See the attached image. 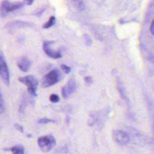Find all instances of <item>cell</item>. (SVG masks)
Here are the masks:
<instances>
[{
	"label": "cell",
	"mask_w": 154,
	"mask_h": 154,
	"mask_svg": "<svg viewBox=\"0 0 154 154\" xmlns=\"http://www.w3.org/2000/svg\"><path fill=\"white\" fill-rule=\"evenodd\" d=\"M61 74L58 70H53L47 73L42 79V87H48L60 81Z\"/></svg>",
	"instance_id": "6da1fadb"
},
{
	"label": "cell",
	"mask_w": 154,
	"mask_h": 154,
	"mask_svg": "<svg viewBox=\"0 0 154 154\" xmlns=\"http://www.w3.org/2000/svg\"><path fill=\"white\" fill-rule=\"evenodd\" d=\"M38 144L43 152H49L55 145L56 141L54 136L47 135L40 137L38 138Z\"/></svg>",
	"instance_id": "7a4b0ae2"
},
{
	"label": "cell",
	"mask_w": 154,
	"mask_h": 154,
	"mask_svg": "<svg viewBox=\"0 0 154 154\" xmlns=\"http://www.w3.org/2000/svg\"><path fill=\"white\" fill-rule=\"evenodd\" d=\"M19 81L28 87V91L30 94L33 96H37L35 91L38 83L34 76L29 75L25 77H21L19 78Z\"/></svg>",
	"instance_id": "3957f363"
},
{
	"label": "cell",
	"mask_w": 154,
	"mask_h": 154,
	"mask_svg": "<svg viewBox=\"0 0 154 154\" xmlns=\"http://www.w3.org/2000/svg\"><path fill=\"white\" fill-rule=\"evenodd\" d=\"M22 2H11L7 0L4 1L1 5L0 13L2 17H5L10 12L13 11L23 6Z\"/></svg>",
	"instance_id": "277c9868"
},
{
	"label": "cell",
	"mask_w": 154,
	"mask_h": 154,
	"mask_svg": "<svg viewBox=\"0 0 154 154\" xmlns=\"http://www.w3.org/2000/svg\"><path fill=\"white\" fill-rule=\"evenodd\" d=\"M0 76L4 82L8 85L10 82L9 72L3 53L0 51Z\"/></svg>",
	"instance_id": "5b68a950"
},
{
	"label": "cell",
	"mask_w": 154,
	"mask_h": 154,
	"mask_svg": "<svg viewBox=\"0 0 154 154\" xmlns=\"http://www.w3.org/2000/svg\"><path fill=\"white\" fill-rule=\"evenodd\" d=\"M112 136L116 142L120 144H126L130 141V138L128 134L120 130L114 131L113 132Z\"/></svg>",
	"instance_id": "8992f818"
},
{
	"label": "cell",
	"mask_w": 154,
	"mask_h": 154,
	"mask_svg": "<svg viewBox=\"0 0 154 154\" xmlns=\"http://www.w3.org/2000/svg\"><path fill=\"white\" fill-rule=\"evenodd\" d=\"M75 88H76L75 81L74 79L71 78L66 84V85L62 88L61 92L64 98L66 99L68 97H69L74 92Z\"/></svg>",
	"instance_id": "52a82bcc"
},
{
	"label": "cell",
	"mask_w": 154,
	"mask_h": 154,
	"mask_svg": "<svg viewBox=\"0 0 154 154\" xmlns=\"http://www.w3.org/2000/svg\"><path fill=\"white\" fill-rule=\"evenodd\" d=\"M17 64L19 68L23 72H27L31 66V62L29 59L25 56L19 58Z\"/></svg>",
	"instance_id": "ba28073f"
},
{
	"label": "cell",
	"mask_w": 154,
	"mask_h": 154,
	"mask_svg": "<svg viewBox=\"0 0 154 154\" xmlns=\"http://www.w3.org/2000/svg\"><path fill=\"white\" fill-rule=\"evenodd\" d=\"M52 42H45L43 44V49L45 52V53L50 57L52 58H59L60 57H61V55L60 53L59 52H54L52 51V50H51L49 48V46L51 44H52Z\"/></svg>",
	"instance_id": "9c48e42d"
},
{
	"label": "cell",
	"mask_w": 154,
	"mask_h": 154,
	"mask_svg": "<svg viewBox=\"0 0 154 154\" xmlns=\"http://www.w3.org/2000/svg\"><path fill=\"white\" fill-rule=\"evenodd\" d=\"M13 154H24V148L21 145H16L11 149Z\"/></svg>",
	"instance_id": "30bf717a"
},
{
	"label": "cell",
	"mask_w": 154,
	"mask_h": 154,
	"mask_svg": "<svg viewBox=\"0 0 154 154\" xmlns=\"http://www.w3.org/2000/svg\"><path fill=\"white\" fill-rule=\"evenodd\" d=\"M55 22V18L54 16H51L49 19V20L43 25V28H49L51 26H52Z\"/></svg>",
	"instance_id": "8fae6325"
},
{
	"label": "cell",
	"mask_w": 154,
	"mask_h": 154,
	"mask_svg": "<svg viewBox=\"0 0 154 154\" xmlns=\"http://www.w3.org/2000/svg\"><path fill=\"white\" fill-rule=\"evenodd\" d=\"M5 111V103L3 99L2 93L0 88V114L4 112Z\"/></svg>",
	"instance_id": "7c38bea8"
},
{
	"label": "cell",
	"mask_w": 154,
	"mask_h": 154,
	"mask_svg": "<svg viewBox=\"0 0 154 154\" xmlns=\"http://www.w3.org/2000/svg\"><path fill=\"white\" fill-rule=\"evenodd\" d=\"M55 121L54 120H51V119H49L47 118H43V119H40V120H38V123L40 124H46L48 123H51V122H54Z\"/></svg>",
	"instance_id": "4fadbf2b"
},
{
	"label": "cell",
	"mask_w": 154,
	"mask_h": 154,
	"mask_svg": "<svg viewBox=\"0 0 154 154\" xmlns=\"http://www.w3.org/2000/svg\"><path fill=\"white\" fill-rule=\"evenodd\" d=\"M49 99L52 102H58L60 100V98H59V96L55 94H52L50 96V97H49Z\"/></svg>",
	"instance_id": "5bb4252c"
},
{
	"label": "cell",
	"mask_w": 154,
	"mask_h": 154,
	"mask_svg": "<svg viewBox=\"0 0 154 154\" xmlns=\"http://www.w3.org/2000/svg\"><path fill=\"white\" fill-rule=\"evenodd\" d=\"M61 68L63 70V71L64 72H65L66 73H69L70 72V70H71V69L69 66H66L65 64H62L61 66Z\"/></svg>",
	"instance_id": "9a60e30c"
},
{
	"label": "cell",
	"mask_w": 154,
	"mask_h": 154,
	"mask_svg": "<svg viewBox=\"0 0 154 154\" xmlns=\"http://www.w3.org/2000/svg\"><path fill=\"white\" fill-rule=\"evenodd\" d=\"M85 81L87 84H90L92 82V78L90 76H86L84 78Z\"/></svg>",
	"instance_id": "2e32d148"
},
{
	"label": "cell",
	"mask_w": 154,
	"mask_h": 154,
	"mask_svg": "<svg viewBox=\"0 0 154 154\" xmlns=\"http://www.w3.org/2000/svg\"><path fill=\"white\" fill-rule=\"evenodd\" d=\"M14 126H15L17 130H19V131H20L21 132H23V128H22V126L21 125H18V124H16Z\"/></svg>",
	"instance_id": "e0dca14e"
},
{
	"label": "cell",
	"mask_w": 154,
	"mask_h": 154,
	"mask_svg": "<svg viewBox=\"0 0 154 154\" xmlns=\"http://www.w3.org/2000/svg\"><path fill=\"white\" fill-rule=\"evenodd\" d=\"M153 24H154V21H152V23H151V26H150V31L152 34H154V25Z\"/></svg>",
	"instance_id": "ac0fdd59"
},
{
	"label": "cell",
	"mask_w": 154,
	"mask_h": 154,
	"mask_svg": "<svg viewBox=\"0 0 154 154\" xmlns=\"http://www.w3.org/2000/svg\"><path fill=\"white\" fill-rule=\"evenodd\" d=\"M84 38H85V41H86L87 43L88 42V44L90 45L91 42V39H90V38L89 37V36H88V35H86L84 36Z\"/></svg>",
	"instance_id": "d6986e66"
},
{
	"label": "cell",
	"mask_w": 154,
	"mask_h": 154,
	"mask_svg": "<svg viewBox=\"0 0 154 154\" xmlns=\"http://www.w3.org/2000/svg\"><path fill=\"white\" fill-rule=\"evenodd\" d=\"M23 1H24L25 4H26L28 5H31L34 0H23Z\"/></svg>",
	"instance_id": "ffe728a7"
}]
</instances>
